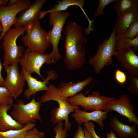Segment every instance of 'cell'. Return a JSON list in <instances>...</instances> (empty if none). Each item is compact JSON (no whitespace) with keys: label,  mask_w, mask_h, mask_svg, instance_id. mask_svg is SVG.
<instances>
[{"label":"cell","mask_w":138,"mask_h":138,"mask_svg":"<svg viewBox=\"0 0 138 138\" xmlns=\"http://www.w3.org/2000/svg\"><path fill=\"white\" fill-rule=\"evenodd\" d=\"M84 29L73 21L68 23L64 29L65 54L64 62L68 70L79 69L86 62L87 40L83 32Z\"/></svg>","instance_id":"obj_1"},{"label":"cell","mask_w":138,"mask_h":138,"mask_svg":"<svg viewBox=\"0 0 138 138\" xmlns=\"http://www.w3.org/2000/svg\"><path fill=\"white\" fill-rule=\"evenodd\" d=\"M48 88L45 93L41 97L39 102L41 103L50 100L57 102L59 107L53 109L51 111L52 124L53 125L64 120V126L69 131L72 123L69 121L68 115L71 113L73 112L75 109H78L79 107L78 106L71 105L67 100V98L61 97L58 94L57 88L54 84L49 85Z\"/></svg>","instance_id":"obj_2"},{"label":"cell","mask_w":138,"mask_h":138,"mask_svg":"<svg viewBox=\"0 0 138 138\" xmlns=\"http://www.w3.org/2000/svg\"><path fill=\"white\" fill-rule=\"evenodd\" d=\"M116 34V30L113 27L109 37L98 45L96 53L89 59V64L93 67L96 74H99L105 66L113 63L112 56L117 52Z\"/></svg>","instance_id":"obj_3"},{"label":"cell","mask_w":138,"mask_h":138,"mask_svg":"<svg viewBox=\"0 0 138 138\" xmlns=\"http://www.w3.org/2000/svg\"><path fill=\"white\" fill-rule=\"evenodd\" d=\"M26 31L25 27H14L10 28L5 33L3 37L2 47L4 51L3 63L4 66L11 64L13 63H18L20 58L24 51V47L18 45L17 39Z\"/></svg>","instance_id":"obj_4"},{"label":"cell","mask_w":138,"mask_h":138,"mask_svg":"<svg viewBox=\"0 0 138 138\" xmlns=\"http://www.w3.org/2000/svg\"><path fill=\"white\" fill-rule=\"evenodd\" d=\"M49 24L53 26L52 29L48 32V37L52 46V51L49 54L50 58L55 63L62 58L59 52L58 45L62 36L63 26L67 18L71 15L68 11L49 12Z\"/></svg>","instance_id":"obj_5"},{"label":"cell","mask_w":138,"mask_h":138,"mask_svg":"<svg viewBox=\"0 0 138 138\" xmlns=\"http://www.w3.org/2000/svg\"><path fill=\"white\" fill-rule=\"evenodd\" d=\"M25 27L26 34L21 38L25 47L30 51L44 53L50 43L48 32L41 28L39 21Z\"/></svg>","instance_id":"obj_6"},{"label":"cell","mask_w":138,"mask_h":138,"mask_svg":"<svg viewBox=\"0 0 138 138\" xmlns=\"http://www.w3.org/2000/svg\"><path fill=\"white\" fill-rule=\"evenodd\" d=\"M17 101L18 103L12 105L13 109L11 115L14 120L23 126L29 123H34L36 120L42 122L39 113L41 103L36 101L34 98L26 104L22 100Z\"/></svg>","instance_id":"obj_7"},{"label":"cell","mask_w":138,"mask_h":138,"mask_svg":"<svg viewBox=\"0 0 138 138\" xmlns=\"http://www.w3.org/2000/svg\"><path fill=\"white\" fill-rule=\"evenodd\" d=\"M114 97H106L101 95L98 91H94L87 97L81 93L66 100L71 105L80 106L85 111H103L107 103Z\"/></svg>","instance_id":"obj_8"},{"label":"cell","mask_w":138,"mask_h":138,"mask_svg":"<svg viewBox=\"0 0 138 138\" xmlns=\"http://www.w3.org/2000/svg\"><path fill=\"white\" fill-rule=\"evenodd\" d=\"M23 53L18 63L22 68L31 74L34 72L42 78L40 72L41 67L45 63L49 65L54 63L48 53L32 51L27 49Z\"/></svg>","instance_id":"obj_9"},{"label":"cell","mask_w":138,"mask_h":138,"mask_svg":"<svg viewBox=\"0 0 138 138\" xmlns=\"http://www.w3.org/2000/svg\"><path fill=\"white\" fill-rule=\"evenodd\" d=\"M31 4L29 0H19L12 6H0V20L3 27L0 35V40L6 32L14 24L17 15L28 7Z\"/></svg>","instance_id":"obj_10"},{"label":"cell","mask_w":138,"mask_h":138,"mask_svg":"<svg viewBox=\"0 0 138 138\" xmlns=\"http://www.w3.org/2000/svg\"><path fill=\"white\" fill-rule=\"evenodd\" d=\"M18 64L13 63L4 66L7 76L5 79L4 87L12 94L15 99L22 93L26 82L22 74L19 72Z\"/></svg>","instance_id":"obj_11"},{"label":"cell","mask_w":138,"mask_h":138,"mask_svg":"<svg viewBox=\"0 0 138 138\" xmlns=\"http://www.w3.org/2000/svg\"><path fill=\"white\" fill-rule=\"evenodd\" d=\"M133 105L130 101V97L127 95H123L119 98L113 99L106 104L103 111H115L125 117L130 123L132 122L138 124V119L134 112Z\"/></svg>","instance_id":"obj_12"},{"label":"cell","mask_w":138,"mask_h":138,"mask_svg":"<svg viewBox=\"0 0 138 138\" xmlns=\"http://www.w3.org/2000/svg\"><path fill=\"white\" fill-rule=\"evenodd\" d=\"M19 72L23 75L28 85V88L25 90L24 96L28 100L32 95L38 92L47 91L48 89L47 85L48 84L49 81L51 80H55L57 76V73L55 71L50 70L47 72V77L43 81H40L37 80L22 68Z\"/></svg>","instance_id":"obj_13"},{"label":"cell","mask_w":138,"mask_h":138,"mask_svg":"<svg viewBox=\"0 0 138 138\" xmlns=\"http://www.w3.org/2000/svg\"><path fill=\"white\" fill-rule=\"evenodd\" d=\"M46 0H36L28 8L21 12L13 25L24 27L39 21L42 18L41 8Z\"/></svg>","instance_id":"obj_14"},{"label":"cell","mask_w":138,"mask_h":138,"mask_svg":"<svg viewBox=\"0 0 138 138\" xmlns=\"http://www.w3.org/2000/svg\"><path fill=\"white\" fill-rule=\"evenodd\" d=\"M114 56L127 73L138 75V56L131 48L117 51Z\"/></svg>","instance_id":"obj_15"},{"label":"cell","mask_w":138,"mask_h":138,"mask_svg":"<svg viewBox=\"0 0 138 138\" xmlns=\"http://www.w3.org/2000/svg\"><path fill=\"white\" fill-rule=\"evenodd\" d=\"M109 112L108 111L102 110L88 112L78 108L74 110L71 116L78 124H82L83 123H86L90 121H93L96 122L103 130L104 126L103 121L107 119Z\"/></svg>","instance_id":"obj_16"},{"label":"cell","mask_w":138,"mask_h":138,"mask_svg":"<svg viewBox=\"0 0 138 138\" xmlns=\"http://www.w3.org/2000/svg\"><path fill=\"white\" fill-rule=\"evenodd\" d=\"M93 79L92 77H89L82 81L76 83L62 82L60 87L57 88L58 94L61 97L65 98L74 96L83 90Z\"/></svg>","instance_id":"obj_17"},{"label":"cell","mask_w":138,"mask_h":138,"mask_svg":"<svg viewBox=\"0 0 138 138\" xmlns=\"http://www.w3.org/2000/svg\"><path fill=\"white\" fill-rule=\"evenodd\" d=\"M109 125L120 138H129L132 137H138V133L136 131L137 125H132L124 124L120 121L116 116L111 118Z\"/></svg>","instance_id":"obj_18"},{"label":"cell","mask_w":138,"mask_h":138,"mask_svg":"<svg viewBox=\"0 0 138 138\" xmlns=\"http://www.w3.org/2000/svg\"><path fill=\"white\" fill-rule=\"evenodd\" d=\"M12 107L11 105H0V131L19 130L25 126L19 123L8 114Z\"/></svg>","instance_id":"obj_19"},{"label":"cell","mask_w":138,"mask_h":138,"mask_svg":"<svg viewBox=\"0 0 138 138\" xmlns=\"http://www.w3.org/2000/svg\"><path fill=\"white\" fill-rule=\"evenodd\" d=\"M138 19V6L128 10L117 17L114 27L116 35L122 33L131 24Z\"/></svg>","instance_id":"obj_20"},{"label":"cell","mask_w":138,"mask_h":138,"mask_svg":"<svg viewBox=\"0 0 138 138\" xmlns=\"http://www.w3.org/2000/svg\"><path fill=\"white\" fill-rule=\"evenodd\" d=\"M85 1L84 0H63L57 2L58 4H55L54 7L51 8L48 10L43 11L42 14L44 16L48 13L51 11L62 12L67 9L69 7L73 5L78 6L82 9L88 20L89 19L87 17L82 7L84 6Z\"/></svg>","instance_id":"obj_21"},{"label":"cell","mask_w":138,"mask_h":138,"mask_svg":"<svg viewBox=\"0 0 138 138\" xmlns=\"http://www.w3.org/2000/svg\"><path fill=\"white\" fill-rule=\"evenodd\" d=\"M114 9L117 17L138 6V0H116Z\"/></svg>","instance_id":"obj_22"},{"label":"cell","mask_w":138,"mask_h":138,"mask_svg":"<svg viewBox=\"0 0 138 138\" xmlns=\"http://www.w3.org/2000/svg\"><path fill=\"white\" fill-rule=\"evenodd\" d=\"M36 125L35 123H29L20 130L0 131V135L4 138H25L27 134V131L32 129Z\"/></svg>","instance_id":"obj_23"},{"label":"cell","mask_w":138,"mask_h":138,"mask_svg":"<svg viewBox=\"0 0 138 138\" xmlns=\"http://www.w3.org/2000/svg\"><path fill=\"white\" fill-rule=\"evenodd\" d=\"M128 48H131L134 52L138 49V36L131 39L127 38H122L117 41L116 49L119 51Z\"/></svg>","instance_id":"obj_24"},{"label":"cell","mask_w":138,"mask_h":138,"mask_svg":"<svg viewBox=\"0 0 138 138\" xmlns=\"http://www.w3.org/2000/svg\"><path fill=\"white\" fill-rule=\"evenodd\" d=\"M138 36V19L133 21L123 33L116 36L117 41L122 38L133 39Z\"/></svg>","instance_id":"obj_25"},{"label":"cell","mask_w":138,"mask_h":138,"mask_svg":"<svg viewBox=\"0 0 138 138\" xmlns=\"http://www.w3.org/2000/svg\"><path fill=\"white\" fill-rule=\"evenodd\" d=\"M14 97L7 88L0 87V105H11L13 104Z\"/></svg>","instance_id":"obj_26"},{"label":"cell","mask_w":138,"mask_h":138,"mask_svg":"<svg viewBox=\"0 0 138 138\" xmlns=\"http://www.w3.org/2000/svg\"><path fill=\"white\" fill-rule=\"evenodd\" d=\"M127 79L129 84L128 86V90L132 94L138 96V75L129 74Z\"/></svg>","instance_id":"obj_27"},{"label":"cell","mask_w":138,"mask_h":138,"mask_svg":"<svg viewBox=\"0 0 138 138\" xmlns=\"http://www.w3.org/2000/svg\"><path fill=\"white\" fill-rule=\"evenodd\" d=\"M64 123L62 122L59 123L54 128L53 131L55 133V138H66L67 137V128L64 127Z\"/></svg>","instance_id":"obj_28"},{"label":"cell","mask_w":138,"mask_h":138,"mask_svg":"<svg viewBox=\"0 0 138 138\" xmlns=\"http://www.w3.org/2000/svg\"><path fill=\"white\" fill-rule=\"evenodd\" d=\"M116 0H99L98 7L95 12L94 16L95 17L100 16L104 14L103 10L105 7L111 2Z\"/></svg>","instance_id":"obj_29"},{"label":"cell","mask_w":138,"mask_h":138,"mask_svg":"<svg viewBox=\"0 0 138 138\" xmlns=\"http://www.w3.org/2000/svg\"><path fill=\"white\" fill-rule=\"evenodd\" d=\"M27 134L25 138H44L45 133L40 131L35 127L32 129L27 131ZM0 138H4L0 135Z\"/></svg>","instance_id":"obj_30"},{"label":"cell","mask_w":138,"mask_h":138,"mask_svg":"<svg viewBox=\"0 0 138 138\" xmlns=\"http://www.w3.org/2000/svg\"><path fill=\"white\" fill-rule=\"evenodd\" d=\"M115 78L117 82L122 85L126 82L127 77L125 73L117 69L115 71Z\"/></svg>","instance_id":"obj_31"},{"label":"cell","mask_w":138,"mask_h":138,"mask_svg":"<svg viewBox=\"0 0 138 138\" xmlns=\"http://www.w3.org/2000/svg\"><path fill=\"white\" fill-rule=\"evenodd\" d=\"M84 125L91 134L93 138H101L96 133L95 130V126L92 122L89 121L88 122L84 123Z\"/></svg>","instance_id":"obj_32"},{"label":"cell","mask_w":138,"mask_h":138,"mask_svg":"<svg viewBox=\"0 0 138 138\" xmlns=\"http://www.w3.org/2000/svg\"><path fill=\"white\" fill-rule=\"evenodd\" d=\"M74 138H85L84 133L82 124H78Z\"/></svg>","instance_id":"obj_33"},{"label":"cell","mask_w":138,"mask_h":138,"mask_svg":"<svg viewBox=\"0 0 138 138\" xmlns=\"http://www.w3.org/2000/svg\"><path fill=\"white\" fill-rule=\"evenodd\" d=\"M1 47L0 46V49ZM2 67V65L1 63L0 59V87H4L5 82V79L3 78L1 74Z\"/></svg>","instance_id":"obj_34"},{"label":"cell","mask_w":138,"mask_h":138,"mask_svg":"<svg viewBox=\"0 0 138 138\" xmlns=\"http://www.w3.org/2000/svg\"><path fill=\"white\" fill-rule=\"evenodd\" d=\"M84 133L85 138H93L90 133L85 127L83 129Z\"/></svg>","instance_id":"obj_35"},{"label":"cell","mask_w":138,"mask_h":138,"mask_svg":"<svg viewBox=\"0 0 138 138\" xmlns=\"http://www.w3.org/2000/svg\"><path fill=\"white\" fill-rule=\"evenodd\" d=\"M112 130L111 131L110 133H107L106 135L107 138H118Z\"/></svg>","instance_id":"obj_36"},{"label":"cell","mask_w":138,"mask_h":138,"mask_svg":"<svg viewBox=\"0 0 138 138\" xmlns=\"http://www.w3.org/2000/svg\"><path fill=\"white\" fill-rule=\"evenodd\" d=\"M19 0H9L8 1V3L7 6H11L13 5L16 3Z\"/></svg>","instance_id":"obj_37"},{"label":"cell","mask_w":138,"mask_h":138,"mask_svg":"<svg viewBox=\"0 0 138 138\" xmlns=\"http://www.w3.org/2000/svg\"><path fill=\"white\" fill-rule=\"evenodd\" d=\"M8 1V0H0V6H6Z\"/></svg>","instance_id":"obj_38"},{"label":"cell","mask_w":138,"mask_h":138,"mask_svg":"<svg viewBox=\"0 0 138 138\" xmlns=\"http://www.w3.org/2000/svg\"><path fill=\"white\" fill-rule=\"evenodd\" d=\"M3 30V27L2 25L0 20V33H1L2 32Z\"/></svg>","instance_id":"obj_39"},{"label":"cell","mask_w":138,"mask_h":138,"mask_svg":"<svg viewBox=\"0 0 138 138\" xmlns=\"http://www.w3.org/2000/svg\"><path fill=\"white\" fill-rule=\"evenodd\" d=\"M129 138H138V137H130Z\"/></svg>","instance_id":"obj_40"}]
</instances>
